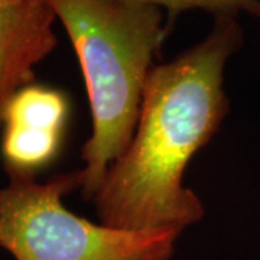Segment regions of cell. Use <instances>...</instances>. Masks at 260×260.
<instances>
[{
	"mask_svg": "<svg viewBox=\"0 0 260 260\" xmlns=\"http://www.w3.org/2000/svg\"><path fill=\"white\" fill-rule=\"evenodd\" d=\"M70 106L64 94L32 83L10 99L3 114L0 149L9 174L34 175L59 152Z\"/></svg>",
	"mask_w": 260,
	"mask_h": 260,
	"instance_id": "4",
	"label": "cell"
},
{
	"mask_svg": "<svg viewBox=\"0 0 260 260\" xmlns=\"http://www.w3.org/2000/svg\"><path fill=\"white\" fill-rule=\"evenodd\" d=\"M139 5H150L175 15L184 10L203 9L217 18H237L240 12L260 18V0H124Z\"/></svg>",
	"mask_w": 260,
	"mask_h": 260,
	"instance_id": "6",
	"label": "cell"
},
{
	"mask_svg": "<svg viewBox=\"0 0 260 260\" xmlns=\"http://www.w3.org/2000/svg\"><path fill=\"white\" fill-rule=\"evenodd\" d=\"M18 3H38V2H47V0H13Z\"/></svg>",
	"mask_w": 260,
	"mask_h": 260,
	"instance_id": "7",
	"label": "cell"
},
{
	"mask_svg": "<svg viewBox=\"0 0 260 260\" xmlns=\"http://www.w3.org/2000/svg\"><path fill=\"white\" fill-rule=\"evenodd\" d=\"M55 19L48 0H0V132L9 100L35 81V67L55 48Z\"/></svg>",
	"mask_w": 260,
	"mask_h": 260,
	"instance_id": "5",
	"label": "cell"
},
{
	"mask_svg": "<svg viewBox=\"0 0 260 260\" xmlns=\"http://www.w3.org/2000/svg\"><path fill=\"white\" fill-rule=\"evenodd\" d=\"M73 42L91 109L93 132L80 169L85 200L126 150L139 120L148 75L165 39L162 9L124 0H48Z\"/></svg>",
	"mask_w": 260,
	"mask_h": 260,
	"instance_id": "2",
	"label": "cell"
},
{
	"mask_svg": "<svg viewBox=\"0 0 260 260\" xmlns=\"http://www.w3.org/2000/svg\"><path fill=\"white\" fill-rule=\"evenodd\" d=\"M81 185L80 171L38 182L9 174L0 192V247L16 260H169L181 232H130L95 224L62 203Z\"/></svg>",
	"mask_w": 260,
	"mask_h": 260,
	"instance_id": "3",
	"label": "cell"
},
{
	"mask_svg": "<svg viewBox=\"0 0 260 260\" xmlns=\"http://www.w3.org/2000/svg\"><path fill=\"white\" fill-rule=\"evenodd\" d=\"M242 44L236 18H217L204 41L152 67L132 142L94 195L100 223L130 232L182 233L203 218L204 207L182 178L229 112L224 68Z\"/></svg>",
	"mask_w": 260,
	"mask_h": 260,
	"instance_id": "1",
	"label": "cell"
},
{
	"mask_svg": "<svg viewBox=\"0 0 260 260\" xmlns=\"http://www.w3.org/2000/svg\"><path fill=\"white\" fill-rule=\"evenodd\" d=\"M0 192H2V188H0Z\"/></svg>",
	"mask_w": 260,
	"mask_h": 260,
	"instance_id": "8",
	"label": "cell"
}]
</instances>
